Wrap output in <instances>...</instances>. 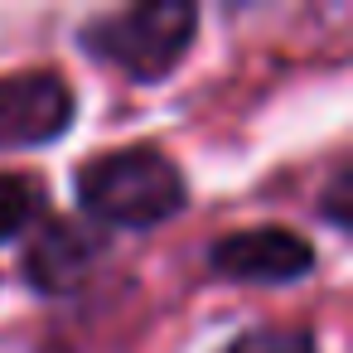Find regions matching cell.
<instances>
[{
    "mask_svg": "<svg viewBox=\"0 0 353 353\" xmlns=\"http://www.w3.org/2000/svg\"><path fill=\"white\" fill-rule=\"evenodd\" d=\"M97 256H102V232H92V223L54 218L30 237V247L20 256V271L44 295H73L92 276Z\"/></svg>",
    "mask_w": 353,
    "mask_h": 353,
    "instance_id": "5b68a950",
    "label": "cell"
},
{
    "mask_svg": "<svg viewBox=\"0 0 353 353\" xmlns=\"http://www.w3.org/2000/svg\"><path fill=\"white\" fill-rule=\"evenodd\" d=\"M208 261L228 281L281 285V281H300L314 266V247L290 228H247V232H228L223 242H213Z\"/></svg>",
    "mask_w": 353,
    "mask_h": 353,
    "instance_id": "277c9868",
    "label": "cell"
},
{
    "mask_svg": "<svg viewBox=\"0 0 353 353\" xmlns=\"http://www.w3.org/2000/svg\"><path fill=\"white\" fill-rule=\"evenodd\" d=\"M44 218V184L34 174H0V242H10L20 232H30Z\"/></svg>",
    "mask_w": 353,
    "mask_h": 353,
    "instance_id": "8992f818",
    "label": "cell"
},
{
    "mask_svg": "<svg viewBox=\"0 0 353 353\" xmlns=\"http://www.w3.org/2000/svg\"><path fill=\"white\" fill-rule=\"evenodd\" d=\"M184 174L155 145L107 150L78 174V203L102 228H155L184 208Z\"/></svg>",
    "mask_w": 353,
    "mask_h": 353,
    "instance_id": "6da1fadb",
    "label": "cell"
},
{
    "mask_svg": "<svg viewBox=\"0 0 353 353\" xmlns=\"http://www.w3.org/2000/svg\"><path fill=\"white\" fill-rule=\"evenodd\" d=\"M73 126V88L49 73H10L0 78V150L49 145Z\"/></svg>",
    "mask_w": 353,
    "mask_h": 353,
    "instance_id": "3957f363",
    "label": "cell"
},
{
    "mask_svg": "<svg viewBox=\"0 0 353 353\" xmlns=\"http://www.w3.org/2000/svg\"><path fill=\"white\" fill-rule=\"evenodd\" d=\"M199 10L189 0H145L131 10H112L83 30V49L112 68H121L131 83H155L179 68V59L194 49Z\"/></svg>",
    "mask_w": 353,
    "mask_h": 353,
    "instance_id": "7a4b0ae2",
    "label": "cell"
},
{
    "mask_svg": "<svg viewBox=\"0 0 353 353\" xmlns=\"http://www.w3.org/2000/svg\"><path fill=\"white\" fill-rule=\"evenodd\" d=\"M223 353H319V348H314V334H310V329H295V324H261V329L237 334Z\"/></svg>",
    "mask_w": 353,
    "mask_h": 353,
    "instance_id": "52a82bcc",
    "label": "cell"
}]
</instances>
